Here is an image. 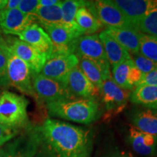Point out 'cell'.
<instances>
[{
  "label": "cell",
  "mask_w": 157,
  "mask_h": 157,
  "mask_svg": "<svg viewBox=\"0 0 157 157\" xmlns=\"http://www.w3.org/2000/svg\"><path fill=\"white\" fill-rule=\"evenodd\" d=\"M75 21L83 35L95 34L103 26L86 6H83L78 10Z\"/></svg>",
  "instance_id": "24"
},
{
  "label": "cell",
  "mask_w": 157,
  "mask_h": 157,
  "mask_svg": "<svg viewBox=\"0 0 157 157\" xmlns=\"http://www.w3.org/2000/svg\"><path fill=\"white\" fill-rule=\"evenodd\" d=\"M47 109L51 117L83 124L97 121L101 115L99 103L95 98H74L53 102L47 104Z\"/></svg>",
  "instance_id": "2"
},
{
  "label": "cell",
  "mask_w": 157,
  "mask_h": 157,
  "mask_svg": "<svg viewBox=\"0 0 157 157\" xmlns=\"http://www.w3.org/2000/svg\"><path fill=\"white\" fill-rule=\"evenodd\" d=\"M115 5L131 23L157 11V0H115Z\"/></svg>",
  "instance_id": "17"
},
{
  "label": "cell",
  "mask_w": 157,
  "mask_h": 157,
  "mask_svg": "<svg viewBox=\"0 0 157 157\" xmlns=\"http://www.w3.org/2000/svg\"><path fill=\"white\" fill-rule=\"evenodd\" d=\"M79 60L75 54L58 56L48 60L41 74L51 79L66 84L68 75L74 68L78 65Z\"/></svg>",
  "instance_id": "10"
},
{
  "label": "cell",
  "mask_w": 157,
  "mask_h": 157,
  "mask_svg": "<svg viewBox=\"0 0 157 157\" xmlns=\"http://www.w3.org/2000/svg\"><path fill=\"white\" fill-rule=\"evenodd\" d=\"M8 50L3 39H0V87H6L10 85L7 73Z\"/></svg>",
  "instance_id": "28"
},
{
  "label": "cell",
  "mask_w": 157,
  "mask_h": 157,
  "mask_svg": "<svg viewBox=\"0 0 157 157\" xmlns=\"http://www.w3.org/2000/svg\"><path fill=\"white\" fill-rule=\"evenodd\" d=\"M17 36L20 40L34 47L40 52L46 55L48 58L52 48V42L46 31L39 24L36 23L31 25Z\"/></svg>",
  "instance_id": "18"
},
{
  "label": "cell",
  "mask_w": 157,
  "mask_h": 157,
  "mask_svg": "<svg viewBox=\"0 0 157 157\" xmlns=\"http://www.w3.org/2000/svg\"><path fill=\"white\" fill-rule=\"evenodd\" d=\"M20 0H9L7 1V5H6L5 8L6 10H14L17 9L20 4Z\"/></svg>",
  "instance_id": "36"
},
{
  "label": "cell",
  "mask_w": 157,
  "mask_h": 157,
  "mask_svg": "<svg viewBox=\"0 0 157 157\" xmlns=\"http://www.w3.org/2000/svg\"><path fill=\"white\" fill-rule=\"evenodd\" d=\"M130 55L140 50V32L134 29L109 28L105 30Z\"/></svg>",
  "instance_id": "20"
},
{
  "label": "cell",
  "mask_w": 157,
  "mask_h": 157,
  "mask_svg": "<svg viewBox=\"0 0 157 157\" xmlns=\"http://www.w3.org/2000/svg\"><path fill=\"white\" fill-rule=\"evenodd\" d=\"M143 74L137 68L132 58L124 60L112 68L111 76L119 87L133 91L142 79Z\"/></svg>",
  "instance_id": "13"
},
{
  "label": "cell",
  "mask_w": 157,
  "mask_h": 157,
  "mask_svg": "<svg viewBox=\"0 0 157 157\" xmlns=\"http://www.w3.org/2000/svg\"><path fill=\"white\" fill-rule=\"evenodd\" d=\"M39 8V0H23L20 2L17 10L26 15H34Z\"/></svg>",
  "instance_id": "31"
},
{
  "label": "cell",
  "mask_w": 157,
  "mask_h": 157,
  "mask_svg": "<svg viewBox=\"0 0 157 157\" xmlns=\"http://www.w3.org/2000/svg\"><path fill=\"white\" fill-rule=\"evenodd\" d=\"M98 35L103 43L107 60L111 68H114L124 60L131 58L130 54L106 31H102Z\"/></svg>",
  "instance_id": "19"
},
{
  "label": "cell",
  "mask_w": 157,
  "mask_h": 157,
  "mask_svg": "<svg viewBox=\"0 0 157 157\" xmlns=\"http://www.w3.org/2000/svg\"><path fill=\"white\" fill-rule=\"evenodd\" d=\"M28 104L23 96L3 92L0 95V122L18 129H25L29 126Z\"/></svg>",
  "instance_id": "3"
},
{
  "label": "cell",
  "mask_w": 157,
  "mask_h": 157,
  "mask_svg": "<svg viewBox=\"0 0 157 157\" xmlns=\"http://www.w3.org/2000/svg\"><path fill=\"white\" fill-rule=\"evenodd\" d=\"M7 3V0H0V11L5 8Z\"/></svg>",
  "instance_id": "37"
},
{
  "label": "cell",
  "mask_w": 157,
  "mask_h": 157,
  "mask_svg": "<svg viewBox=\"0 0 157 157\" xmlns=\"http://www.w3.org/2000/svg\"><path fill=\"white\" fill-rule=\"evenodd\" d=\"M128 142L137 154L144 156H154L157 152V135L142 132L129 124Z\"/></svg>",
  "instance_id": "16"
},
{
  "label": "cell",
  "mask_w": 157,
  "mask_h": 157,
  "mask_svg": "<svg viewBox=\"0 0 157 157\" xmlns=\"http://www.w3.org/2000/svg\"><path fill=\"white\" fill-rule=\"evenodd\" d=\"M42 138L40 127L29 125L4 148L5 157H34Z\"/></svg>",
  "instance_id": "5"
},
{
  "label": "cell",
  "mask_w": 157,
  "mask_h": 157,
  "mask_svg": "<svg viewBox=\"0 0 157 157\" xmlns=\"http://www.w3.org/2000/svg\"><path fill=\"white\" fill-rule=\"evenodd\" d=\"M139 52L153 61L157 62V36L140 33Z\"/></svg>",
  "instance_id": "26"
},
{
  "label": "cell",
  "mask_w": 157,
  "mask_h": 157,
  "mask_svg": "<svg viewBox=\"0 0 157 157\" xmlns=\"http://www.w3.org/2000/svg\"><path fill=\"white\" fill-rule=\"evenodd\" d=\"M36 21L34 15L24 14L17 9L0 11V28L6 34L17 36Z\"/></svg>",
  "instance_id": "12"
},
{
  "label": "cell",
  "mask_w": 157,
  "mask_h": 157,
  "mask_svg": "<svg viewBox=\"0 0 157 157\" xmlns=\"http://www.w3.org/2000/svg\"><path fill=\"white\" fill-rule=\"evenodd\" d=\"M5 45L10 52L24 61L34 73H40L48 60L46 55L42 53L34 47L20 39H14L9 44L5 43Z\"/></svg>",
  "instance_id": "11"
},
{
  "label": "cell",
  "mask_w": 157,
  "mask_h": 157,
  "mask_svg": "<svg viewBox=\"0 0 157 157\" xmlns=\"http://www.w3.org/2000/svg\"><path fill=\"white\" fill-rule=\"evenodd\" d=\"M61 2L58 0H39V7H51V6L58 5Z\"/></svg>",
  "instance_id": "35"
},
{
  "label": "cell",
  "mask_w": 157,
  "mask_h": 157,
  "mask_svg": "<svg viewBox=\"0 0 157 157\" xmlns=\"http://www.w3.org/2000/svg\"><path fill=\"white\" fill-rule=\"evenodd\" d=\"M66 85L75 98L97 99L100 96L99 90L84 75L78 65L71 71Z\"/></svg>",
  "instance_id": "14"
},
{
  "label": "cell",
  "mask_w": 157,
  "mask_h": 157,
  "mask_svg": "<svg viewBox=\"0 0 157 157\" xmlns=\"http://www.w3.org/2000/svg\"><path fill=\"white\" fill-rule=\"evenodd\" d=\"M61 2L51 7H39L34 14L36 21H38L42 26L50 25H63L62 10L60 7Z\"/></svg>",
  "instance_id": "25"
},
{
  "label": "cell",
  "mask_w": 157,
  "mask_h": 157,
  "mask_svg": "<svg viewBox=\"0 0 157 157\" xmlns=\"http://www.w3.org/2000/svg\"><path fill=\"white\" fill-rule=\"evenodd\" d=\"M131 58L134 62L135 66L143 74L151 72L157 68V62H154L146 57L143 56L140 52L130 55Z\"/></svg>",
  "instance_id": "29"
},
{
  "label": "cell",
  "mask_w": 157,
  "mask_h": 157,
  "mask_svg": "<svg viewBox=\"0 0 157 157\" xmlns=\"http://www.w3.org/2000/svg\"><path fill=\"white\" fill-rule=\"evenodd\" d=\"M0 157H5V149L0 148Z\"/></svg>",
  "instance_id": "38"
},
{
  "label": "cell",
  "mask_w": 157,
  "mask_h": 157,
  "mask_svg": "<svg viewBox=\"0 0 157 157\" xmlns=\"http://www.w3.org/2000/svg\"><path fill=\"white\" fill-rule=\"evenodd\" d=\"M128 118L135 128L157 135V109L135 105L129 111Z\"/></svg>",
  "instance_id": "15"
},
{
  "label": "cell",
  "mask_w": 157,
  "mask_h": 157,
  "mask_svg": "<svg viewBox=\"0 0 157 157\" xmlns=\"http://www.w3.org/2000/svg\"><path fill=\"white\" fill-rule=\"evenodd\" d=\"M131 93L117 85L112 76L104 80L100 90V96L105 110L109 114L121 112L124 109L129 100Z\"/></svg>",
  "instance_id": "9"
},
{
  "label": "cell",
  "mask_w": 157,
  "mask_h": 157,
  "mask_svg": "<svg viewBox=\"0 0 157 157\" xmlns=\"http://www.w3.org/2000/svg\"><path fill=\"white\" fill-rule=\"evenodd\" d=\"M32 85L36 98L47 104L75 98L66 84L46 77L40 73H32Z\"/></svg>",
  "instance_id": "6"
},
{
  "label": "cell",
  "mask_w": 157,
  "mask_h": 157,
  "mask_svg": "<svg viewBox=\"0 0 157 157\" xmlns=\"http://www.w3.org/2000/svg\"><path fill=\"white\" fill-rule=\"evenodd\" d=\"M132 25L139 32L157 36V11L137 20Z\"/></svg>",
  "instance_id": "27"
},
{
  "label": "cell",
  "mask_w": 157,
  "mask_h": 157,
  "mask_svg": "<svg viewBox=\"0 0 157 157\" xmlns=\"http://www.w3.org/2000/svg\"><path fill=\"white\" fill-rule=\"evenodd\" d=\"M40 130L42 137L58 157H90L93 146L89 129L48 119Z\"/></svg>",
  "instance_id": "1"
},
{
  "label": "cell",
  "mask_w": 157,
  "mask_h": 157,
  "mask_svg": "<svg viewBox=\"0 0 157 157\" xmlns=\"http://www.w3.org/2000/svg\"><path fill=\"white\" fill-rule=\"evenodd\" d=\"M140 85H155L157 86V68L150 73L144 74L137 87Z\"/></svg>",
  "instance_id": "33"
},
{
  "label": "cell",
  "mask_w": 157,
  "mask_h": 157,
  "mask_svg": "<svg viewBox=\"0 0 157 157\" xmlns=\"http://www.w3.org/2000/svg\"><path fill=\"white\" fill-rule=\"evenodd\" d=\"M74 54L76 55L78 60L89 59L98 63L105 70L111 71L103 43L98 34L84 35L76 39Z\"/></svg>",
  "instance_id": "8"
},
{
  "label": "cell",
  "mask_w": 157,
  "mask_h": 157,
  "mask_svg": "<svg viewBox=\"0 0 157 157\" xmlns=\"http://www.w3.org/2000/svg\"><path fill=\"white\" fill-rule=\"evenodd\" d=\"M20 130L21 129L9 127L0 122V146L15 138L20 133Z\"/></svg>",
  "instance_id": "30"
},
{
  "label": "cell",
  "mask_w": 157,
  "mask_h": 157,
  "mask_svg": "<svg viewBox=\"0 0 157 157\" xmlns=\"http://www.w3.org/2000/svg\"><path fill=\"white\" fill-rule=\"evenodd\" d=\"M129 101L136 105L157 109V86H138L131 93Z\"/></svg>",
  "instance_id": "23"
},
{
  "label": "cell",
  "mask_w": 157,
  "mask_h": 157,
  "mask_svg": "<svg viewBox=\"0 0 157 157\" xmlns=\"http://www.w3.org/2000/svg\"><path fill=\"white\" fill-rule=\"evenodd\" d=\"M102 157H134L132 154H129V153L125 152V151H113L109 153L106 155H104Z\"/></svg>",
  "instance_id": "34"
},
{
  "label": "cell",
  "mask_w": 157,
  "mask_h": 157,
  "mask_svg": "<svg viewBox=\"0 0 157 157\" xmlns=\"http://www.w3.org/2000/svg\"><path fill=\"white\" fill-rule=\"evenodd\" d=\"M78 67L99 92L104 80L111 77V71L105 70L98 63L89 59H80Z\"/></svg>",
  "instance_id": "21"
},
{
  "label": "cell",
  "mask_w": 157,
  "mask_h": 157,
  "mask_svg": "<svg viewBox=\"0 0 157 157\" xmlns=\"http://www.w3.org/2000/svg\"><path fill=\"white\" fill-rule=\"evenodd\" d=\"M34 157H58L54 151L50 148V146L45 142L44 138H42V142L39 145L38 150Z\"/></svg>",
  "instance_id": "32"
},
{
  "label": "cell",
  "mask_w": 157,
  "mask_h": 157,
  "mask_svg": "<svg viewBox=\"0 0 157 157\" xmlns=\"http://www.w3.org/2000/svg\"><path fill=\"white\" fill-rule=\"evenodd\" d=\"M86 7L99 20L102 25L109 28L134 29L132 23L127 18L113 1L97 0L87 1Z\"/></svg>",
  "instance_id": "4"
},
{
  "label": "cell",
  "mask_w": 157,
  "mask_h": 157,
  "mask_svg": "<svg viewBox=\"0 0 157 157\" xmlns=\"http://www.w3.org/2000/svg\"><path fill=\"white\" fill-rule=\"evenodd\" d=\"M87 1L82 0H66L60 4L63 16V25L71 31L77 37L84 36L76 24L75 17L78 10L86 6Z\"/></svg>",
  "instance_id": "22"
},
{
  "label": "cell",
  "mask_w": 157,
  "mask_h": 157,
  "mask_svg": "<svg viewBox=\"0 0 157 157\" xmlns=\"http://www.w3.org/2000/svg\"><path fill=\"white\" fill-rule=\"evenodd\" d=\"M7 56V73L10 85L24 95L36 97L32 85V71L24 61L9 50Z\"/></svg>",
  "instance_id": "7"
}]
</instances>
